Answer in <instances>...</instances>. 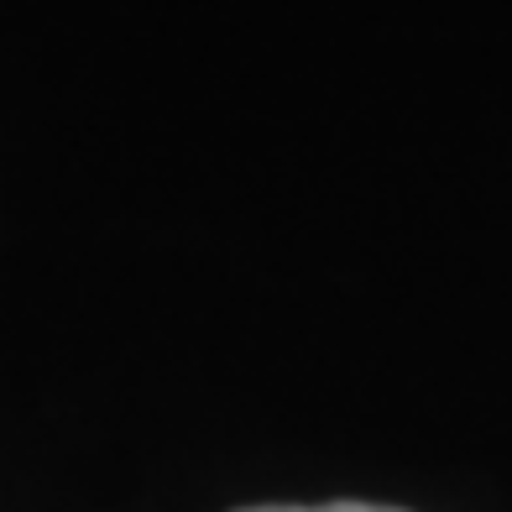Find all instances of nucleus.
<instances>
[{
    "label": "nucleus",
    "instance_id": "nucleus-1",
    "mask_svg": "<svg viewBox=\"0 0 512 512\" xmlns=\"http://www.w3.org/2000/svg\"><path fill=\"white\" fill-rule=\"evenodd\" d=\"M241 512H403V507H371V502H324V507H241Z\"/></svg>",
    "mask_w": 512,
    "mask_h": 512
}]
</instances>
